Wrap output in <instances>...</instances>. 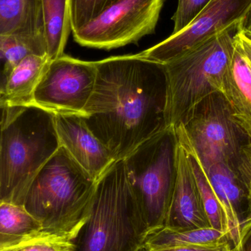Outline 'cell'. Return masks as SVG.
<instances>
[{
  "label": "cell",
  "instance_id": "obj_1",
  "mask_svg": "<svg viewBox=\"0 0 251 251\" xmlns=\"http://www.w3.org/2000/svg\"><path fill=\"white\" fill-rule=\"evenodd\" d=\"M97 81L84 120L116 160L172 126L165 64L138 54L96 61Z\"/></svg>",
  "mask_w": 251,
  "mask_h": 251
},
{
  "label": "cell",
  "instance_id": "obj_2",
  "mask_svg": "<svg viewBox=\"0 0 251 251\" xmlns=\"http://www.w3.org/2000/svg\"><path fill=\"white\" fill-rule=\"evenodd\" d=\"M97 184L60 146L31 181L22 206L41 233L75 242L89 218Z\"/></svg>",
  "mask_w": 251,
  "mask_h": 251
},
{
  "label": "cell",
  "instance_id": "obj_3",
  "mask_svg": "<svg viewBox=\"0 0 251 251\" xmlns=\"http://www.w3.org/2000/svg\"><path fill=\"white\" fill-rule=\"evenodd\" d=\"M60 147L54 113L6 104L0 134V202L23 205L31 181Z\"/></svg>",
  "mask_w": 251,
  "mask_h": 251
},
{
  "label": "cell",
  "instance_id": "obj_4",
  "mask_svg": "<svg viewBox=\"0 0 251 251\" xmlns=\"http://www.w3.org/2000/svg\"><path fill=\"white\" fill-rule=\"evenodd\" d=\"M149 233L126 174L116 161L97 181L91 213L75 251H138Z\"/></svg>",
  "mask_w": 251,
  "mask_h": 251
},
{
  "label": "cell",
  "instance_id": "obj_5",
  "mask_svg": "<svg viewBox=\"0 0 251 251\" xmlns=\"http://www.w3.org/2000/svg\"><path fill=\"white\" fill-rule=\"evenodd\" d=\"M174 127L178 140L195 153L204 171L221 162L250 187L251 138L221 91L201 100Z\"/></svg>",
  "mask_w": 251,
  "mask_h": 251
},
{
  "label": "cell",
  "instance_id": "obj_6",
  "mask_svg": "<svg viewBox=\"0 0 251 251\" xmlns=\"http://www.w3.org/2000/svg\"><path fill=\"white\" fill-rule=\"evenodd\" d=\"M178 150L176 131L171 126L124 159L127 180L149 232L165 226L176 184Z\"/></svg>",
  "mask_w": 251,
  "mask_h": 251
},
{
  "label": "cell",
  "instance_id": "obj_7",
  "mask_svg": "<svg viewBox=\"0 0 251 251\" xmlns=\"http://www.w3.org/2000/svg\"><path fill=\"white\" fill-rule=\"evenodd\" d=\"M237 28H227L165 64L174 126L201 100L221 91L224 75L232 59Z\"/></svg>",
  "mask_w": 251,
  "mask_h": 251
},
{
  "label": "cell",
  "instance_id": "obj_8",
  "mask_svg": "<svg viewBox=\"0 0 251 251\" xmlns=\"http://www.w3.org/2000/svg\"><path fill=\"white\" fill-rule=\"evenodd\" d=\"M164 0H119L73 32L83 47L110 50L155 32Z\"/></svg>",
  "mask_w": 251,
  "mask_h": 251
},
{
  "label": "cell",
  "instance_id": "obj_9",
  "mask_svg": "<svg viewBox=\"0 0 251 251\" xmlns=\"http://www.w3.org/2000/svg\"><path fill=\"white\" fill-rule=\"evenodd\" d=\"M97 76L96 61H84L63 54L49 63L30 104L54 113L83 117Z\"/></svg>",
  "mask_w": 251,
  "mask_h": 251
},
{
  "label": "cell",
  "instance_id": "obj_10",
  "mask_svg": "<svg viewBox=\"0 0 251 251\" xmlns=\"http://www.w3.org/2000/svg\"><path fill=\"white\" fill-rule=\"evenodd\" d=\"M251 8V0H210L185 28L138 54L166 64L212 35L239 26Z\"/></svg>",
  "mask_w": 251,
  "mask_h": 251
},
{
  "label": "cell",
  "instance_id": "obj_11",
  "mask_svg": "<svg viewBox=\"0 0 251 251\" xmlns=\"http://www.w3.org/2000/svg\"><path fill=\"white\" fill-rule=\"evenodd\" d=\"M54 122L60 146L94 179L98 181L117 161L91 131L82 116L54 113Z\"/></svg>",
  "mask_w": 251,
  "mask_h": 251
},
{
  "label": "cell",
  "instance_id": "obj_12",
  "mask_svg": "<svg viewBox=\"0 0 251 251\" xmlns=\"http://www.w3.org/2000/svg\"><path fill=\"white\" fill-rule=\"evenodd\" d=\"M164 227L177 231L211 227L187 151L180 142L176 184Z\"/></svg>",
  "mask_w": 251,
  "mask_h": 251
},
{
  "label": "cell",
  "instance_id": "obj_13",
  "mask_svg": "<svg viewBox=\"0 0 251 251\" xmlns=\"http://www.w3.org/2000/svg\"><path fill=\"white\" fill-rule=\"evenodd\" d=\"M219 199L227 222V239L233 249L241 245V226L251 206L250 187L227 165L218 162L204 171Z\"/></svg>",
  "mask_w": 251,
  "mask_h": 251
},
{
  "label": "cell",
  "instance_id": "obj_14",
  "mask_svg": "<svg viewBox=\"0 0 251 251\" xmlns=\"http://www.w3.org/2000/svg\"><path fill=\"white\" fill-rule=\"evenodd\" d=\"M234 41L231 64L224 75L221 91L228 101L234 119L251 138V66L235 39Z\"/></svg>",
  "mask_w": 251,
  "mask_h": 251
},
{
  "label": "cell",
  "instance_id": "obj_15",
  "mask_svg": "<svg viewBox=\"0 0 251 251\" xmlns=\"http://www.w3.org/2000/svg\"><path fill=\"white\" fill-rule=\"evenodd\" d=\"M44 35L41 0H0V35Z\"/></svg>",
  "mask_w": 251,
  "mask_h": 251
},
{
  "label": "cell",
  "instance_id": "obj_16",
  "mask_svg": "<svg viewBox=\"0 0 251 251\" xmlns=\"http://www.w3.org/2000/svg\"><path fill=\"white\" fill-rule=\"evenodd\" d=\"M51 60L47 56L31 54L11 71L6 85V104H30L32 96Z\"/></svg>",
  "mask_w": 251,
  "mask_h": 251
},
{
  "label": "cell",
  "instance_id": "obj_17",
  "mask_svg": "<svg viewBox=\"0 0 251 251\" xmlns=\"http://www.w3.org/2000/svg\"><path fill=\"white\" fill-rule=\"evenodd\" d=\"M226 240H228V239L225 233L212 227L177 231L163 226L149 231L143 246L148 250L161 251L213 246Z\"/></svg>",
  "mask_w": 251,
  "mask_h": 251
},
{
  "label": "cell",
  "instance_id": "obj_18",
  "mask_svg": "<svg viewBox=\"0 0 251 251\" xmlns=\"http://www.w3.org/2000/svg\"><path fill=\"white\" fill-rule=\"evenodd\" d=\"M47 54L50 60L64 54L71 27L70 0H41Z\"/></svg>",
  "mask_w": 251,
  "mask_h": 251
},
{
  "label": "cell",
  "instance_id": "obj_19",
  "mask_svg": "<svg viewBox=\"0 0 251 251\" xmlns=\"http://www.w3.org/2000/svg\"><path fill=\"white\" fill-rule=\"evenodd\" d=\"M41 233V226L23 206L0 202V249Z\"/></svg>",
  "mask_w": 251,
  "mask_h": 251
},
{
  "label": "cell",
  "instance_id": "obj_20",
  "mask_svg": "<svg viewBox=\"0 0 251 251\" xmlns=\"http://www.w3.org/2000/svg\"><path fill=\"white\" fill-rule=\"evenodd\" d=\"M180 143L185 148L187 151V156H188L192 170L199 187L203 208L211 227L225 233L227 237L226 218L224 208L219 199L217 197L203 167L201 165L200 162L195 153L185 145L183 144L181 142Z\"/></svg>",
  "mask_w": 251,
  "mask_h": 251
},
{
  "label": "cell",
  "instance_id": "obj_21",
  "mask_svg": "<svg viewBox=\"0 0 251 251\" xmlns=\"http://www.w3.org/2000/svg\"><path fill=\"white\" fill-rule=\"evenodd\" d=\"M0 51L10 68L31 54L47 56L45 37L39 35H0Z\"/></svg>",
  "mask_w": 251,
  "mask_h": 251
},
{
  "label": "cell",
  "instance_id": "obj_22",
  "mask_svg": "<svg viewBox=\"0 0 251 251\" xmlns=\"http://www.w3.org/2000/svg\"><path fill=\"white\" fill-rule=\"evenodd\" d=\"M74 240L67 237L41 234L0 249V251H75Z\"/></svg>",
  "mask_w": 251,
  "mask_h": 251
},
{
  "label": "cell",
  "instance_id": "obj_23",
  "mask_svg": "<svg viewBox=\"0 0 251 251\" xmlns=\"http://www.w3.org/2000/svg\"><path fill=\"white\" fill-rule=\"evenodd\" d=\"M119 0H70L72 32H76Z\"/></svg>",
  "mask_w": 251,
  "mask_h": 251
},
{
  "label": "cell",
  "instance_id": "obj_24",
  "mask_svg": "<svg viewBox=\"0 0 251 251\" xmlns=\"http://www.w3.org/2000/svg\"><path fill=\"white\" fill-rule=\"evenodd\" d=\"M210 0H178L176 10L173 16L174 29L172 34L182 30L202 10Z\"/></svg>",
  "mask_w": 251,
  "mask_h": 251
},
{
  "label": "cell",
  "instance_id": "obj_25",
  "mask_svg": "<svg viewBox=\"0 0 251 251\" xmlns=\"http://www.w3.org/2000/svg\"><path fill=\"white\" fill-rule=\"evenodd\" d=\"M231 244L228 240L221 242L213 246H196V247L180 248V249H168V250L149 251H231Z\"/></svg>",
  "mask_w": 251,
  "mask_h": 251
},
{
  "label": "cell",
  "instance_id": "obj_26",
  "mask_svg": "<svg viewBox=\"0 0 251 251\" xmlns=\"http://www.w3.org/2000/svg\"><path fill=\"white\" fill-rule=\"evenodd\" d=\"M234 39L236 42L238 44L240 50L243 51L245 57L247 59L249 63L251 66V39L250 38L245 35L239 28L234 33Z\"/></svg>",
  "mask_w": 251,
  "mask_h": 251
},
{
  "label": "cell",
  "instance_id": "obj_27",
  "mask_svg": "<svg viewBox=\"0 0 251 251\" xmlns=\"http://www.w3.org/2000/svg\"><path fill=\"white\" fill-rule=\"evenodd\" d=\"M11 71V68L5 56L0 51V91H2L4 94Z\"/></svg>",
  "mask_w": 251,
  "mask_h": 251
},
{
  "label": "cell",
  "instance_id": "obj_28",
  "mask_svg": "<svg viewBox=\"0 0 251 251\" xmlns=\"http://www.w3.org/2000/svg\"><path fill=\"white\" fill-rule=\"evenodd\" d=\"M238 28L251 39V8L244 20L239 25Z\"/></svg>",
  "mask_w": 251,
  "mask_h": 251
},
{
  "label": "cell",
  "instance_id": "obj_29",
  "mask_svg": "<svg viewBox=\"0 0 251 251\" xmlns=\"http://www.w3.org/2000/svg\"><path fill=\"white\" fill-rule=\"evenodd\" d=\"M231 251H251V228L243 238L241 245Z\"/></svg>",
  "mask_w": 251,
  "mask_h": 251
},
{
  "label": "cell",
  "instance_id": "obj_30",
  "mask_svg": "<svg viewBox=\"0 0 251 251\" xmlns=\"http://www.w3.org/2000/svg\"><path fill=\"white\" fill-rule=\"evenodd\" d=\"M251 228V206L250 212H249V215H248L247 218L245 220L244 222L243 223L241 226V234L242 239L243 238L245 235L247 234L249 232V230ZM243 241V240H242Z\"/></svg>",
  "mask_w": 251,
  "mask_h": 251
},
{
  "label": "cell",
  "instance_id": "obj_31",
  "mask_svg": "<svg viewBox=\"0 0 251 251\" xmlns=\"http://www.w3.org/2000/svg\"><path fill=\"white\" fill-rule=\"evenodd\" d=\"M5 108L6 103H1L0 104V134H1V125H2L3 119H4Z\"/></svg>",
  "mask_w": 251,
  "mask_h": 251
},
{
  "label": "cell",
  "instance_id": "obj_32",
  "mask_svg": "<svg viewBox=\"0 0 251 251\" xmlns=\"http://www.w3.org/2000/svg\"><path fill=\"white\" fill-rule=\"evenodd\" d=\"M1 103H6L5 95L2 91H0V104Z\"/></svg>",
  "mask_w": 251,
  "mask_h": 251
},
{
  "label": "cell",
  "instance_id": "obj_33",
  "mask_svg": "<svg viewBox=\"0 0 251 251\" xmlns=\"http://www.w3.org/2000/svg\"><path fill=\"white\" fill-rule=\"evenodd\" d=\"M250 173H251L250 195H251V159H250Z\"/></svg>",
  "mask_w": 251,
  "mask_h": 251
}]
</instances>
